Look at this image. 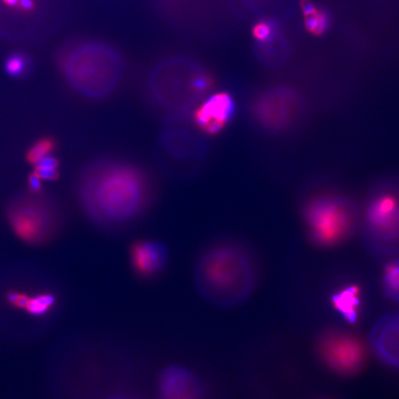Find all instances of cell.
Wrapping results in <instances>:
<instances>
[{"mask_svg":"<svg viewBox=\"0 0 399 399\" xmlns=\"http://www.w3.org/2000/svg\"><path fill=\"white\" fill-rule=\"evenodd\" d=\"M56 148V142L51 138H43L36 141L30 147L26 157L31 164H35L39 160L52 154Z\"/></svg>","mask_w":399,"mask_h":399,"instance_id":"obj_21","label":"cell"},{"mask_svg":"<svg viewBox=\"0 0 399 399\" xmlns=\"http://www.w3.org/2000/svg\"><path fill=\"white\" fill-rule=\"evenodd\" d=\"M129 258L136 274L148 277L163 270L168 260V252L160 241L139 240L129 248Z\"/></svg>","mask_w":399,"mask_h":399,"instance_id":"obj_14","label":"cell"},{"mask_svg":"<svg viewBox=\"0 0 399 399\" xmlns=\"http://www.w3.org/2000/svg\"><path fill=\"white\" fill-rule=\"evenodd\" d=\"M59 67L77 94L96 101L116 92L123 80L126 65L116 47L90 40L66 47L59 55Z\"/></svg>","mask_w":399,"mask_h":399,"instance_id":"obj_4","label":"cell"},{"mask_svg":"<svg viewBox=\"0 0 399 399\" xmlns=\"http://www.w3.org/2000/svg\"><path fill=\"white\" fill-rule=\"evenodd\" d=\"M328 24V18L323 12H317L310 16H306L305 28L312 35H322L327 29Z\"/></svg>","mask_w":399,"mask_h":399,"instance_id":"obj_22","label":"cell"},{"mask_svg":"<svg viewBox=\"0 0 399 399\" xmlns=\"http://www.w3.org/2000/svg\"><path fill=\"white\" fill-rule=\"evenodd\" d=\"M368 243L381 255L399 253V188L386 186L371 195L365 212Z\"/></svg>","mask_w":399,"mask_h":399,"instance_id":"obj_8","label":"cell"},{"mask_svg":"<svg viewBox=\"0 0 399 399\" xmlns=\"http://www.w3.org/2000/svg\"><path fill=\"white\" fill-rule=\"evenodd\" d=\"M219 0H153L156 12L165 23L184 35L215 36Z\"/></svg>","mask_w":399,"mask_h":399,"instance_id":"obj_9","label":"cell"},{"mask_svg":"<svg viewBox=\"0 0 399 399\" xmlns=\"http://www.w3.org/2000/svg\"><path fill=\"white\" fill-rule=\"evenodd\" d=\"M320 353L331 369L342 374L354 373L363 363L362 346L345 333L333 332L324 335L320 342Z\"/></svg>","mask_w":399,"mask_h":399,"instance_id":"obj_11","label":"cell"},{"mask_svg":"<svg viewBox=\"0 0 399 399\" xmlns=\"http://www.w3.org/2000/svg\"><path fill=\"white\" fill-rule=\"evenodd\" d=\"M369 343L381 362L399 369V312L385 314L373 324Z\"/></svg>","mask_w":399,"mask_h":399,"instance_id":"obj_13","label":"cell"},{"mask_svg":"<svg viewBox=\"0 0 399 399\" xmlns=\"http://www.w3.org/2000/svg\"><path fill=\"white\" fill-rule=\"evenodd\" d=\"M256 266L246 248L235 241H220L204 250L194 267L200 296L218 307L245 301L256 284Z\"/></svg>","mask_w":399,"mask_h":399,"instance_id":"obj_2","label":"cell"},{"mask_svg":"<svg viewBox=\"0 0 399 399\" xmlns=\"http://www.w3.org/2000/svg\"><path fill=\"white\" fill-rule=\"evenodd\" d=\"M31 61L23 53H13L5 61V70L10 76L21 78L28 74L31 69Z\"/></svg>","mask_w":399,"mask_h":399,"instance_id":"obj_19","label":"cell"},{"mask_svg":"<svg viewBox=\"0 0 399 399\" xmlns=\"http://www.w3.org/2000/svg\"><path fill=\"white\" fill-rule=\"evenodd\" d=\"M303 111V99L287 87L269 89L254 96L250 114L260 129L280 132L292 126Z\"/></svg>","mask_w":399,"mask_h":399,"instance_id":"obj_10","label":"cell"},{"mask_svg":"<svg viewBox=\"0 0 399 399\" xmlns=\"http://www.w3.org/2000/svg\"><path fill=\"white\" fill-rule=\"evenodd\" d=\"M35 165V172L42 180L54 181L59 177V162L53 154L39 160Z\"/></svg>","mask_w":399,"mask_h":399,"instance_id":"obj_20","label":"cell"},{"mask_svg":"<svg viewBox=\"0 0 399 399\" xmlns=\"http://www.w3.org/2000/svg\"><path fill=\"white\" fill-rule=\"evenodd\" d=\"M235 98L228 92L211 93L195 107L191 118L195 126L208 137L221 133L235 117Z\"/></svg>","mask_w":399,"mask_h":399,"instance_id":"obj_12","label":"cell"},{"mask_svg":"<svg viewBox=\"0 0 399 399\" xmlns=\"http://www.w3.org/2000/svg\"><path fill=\"white\" fill-rule=\"evenodd\" d=\"M56 304L57 298L53 293L44 292L33 296L30 295L24 311L31 316L43 317L47 315L49 311H52Z\"/></svg>","mask_w":399,"mask_h":399,"instance_id":"obj_17","label":"cell"},{"mask_svg":"<svg viewBox=\"0 0 399 399\" xmlns=\"http://www.w3.org/2000/svg\"><path fill=\"white\" fill-rule=\"evenodd\" d=\"M216 81L199 60L185 55L160 59L150 70L145 90L148 99L166 115L191 114L211 94Z\"/></svg>","mask_w":399,"mask_h":399,"instance_id":"obj_3","label":"cell"},{"mask_svg":"<svg viewBox=\"0 0 399 399\" xmlns=\"http://www.w3.org/2000/svg\"><path fill=\"white\" fill-rule=\"evenodd\" d=\"M42 180L36 172L32 173L28 177V187L30 192L40 193L42 192Z\"/></svg>","mask_w":399,"mask_h":399,"instance_id":"obj_25","label":"cell"},{"mask_svg":"<svg viewBox=\"0 0 399 399\" xmlns=\"http://www.w3.org/2000/svg\"><path fill=\"white\" fill-rule=\"evenodd\" d=\"M304 220L311 240L321 246H333L344 241L355 229L356 208L339 195H322L304 208Z\"/></svg>","mask_w":399,"mask_h":399,"instance_id":"obj_7","label":"cell"},{"mask_svg":"<svg viewBox=\"0 0 399 399\" xmlns=\"http://www.w3.org/2000/svg\"><path fill=\"white\" fill-rule=\"evenodd\" d=\"M253 35L257 41L261 43H267L270 41L273 35V30L267 23H258L253 27Z\"/></svg>","mask_w":399,"mask_h":399,"instance_id":"obj_24","label":"cell"},{"mask_svg":"<svg viewBox=\"0 0 399 399\" xmlns=\"http://www.w3.org/2000/svg\"><path fill=\"white\" fill-rule=\"evenodd\" d=\"M208 138L195 126L191 114L166 115L159 131V157L168 170L191 174L209 155Z\"/></svg>","mask_w":399,"mask_h":399,"instance_id":"obj_5","label":"cell"},{"mask_svg":"<svg viewBox=\"0 0 399 399\" xmlns=\"http://www.w3.org/2000/svg\"><path fill=\"white\" fill-rule=\"evenodd\" d=\"M3 2L7 6L15 7L19 5V0H3Z\"/></svg>","mask_w":399,"mask_h":399,"instance_id":"obj_28","label":"cell"},{"mask_svg":"<svg viewBox=\"0 0 399 399\" xmlns=\"http://www.w3.org/2000/svg\"><path fill=\"white\" fill-rule=\"evenodd\" d=\"M159 392L162 399H196L202 389L192 372L182 367L171 366L160 376Z\"/></svg>","mask_w":399,"mask_h":399,"instance_id":"obj_15","label":"cell"},{"mask_svg":"<svg viewBox=\"0 0 399 399\" xmlns=\"http://www.w3.org/2000/svg\"><path fill=\"white\" fill-rule=\"evenodd\" d=\"M300 6H301V10L303 12V14L306 16H310L314 14L315 12H317L315 6L313 5V3L311 2V0H301L300 1Z\"/></svg>","mask_w":399,"mask_h":399,"instance_id":"obj_26","label":"cell"},{"mask_svg":"<svg viewBox=\"0 0 399 399\" xmlns=\"http://www.w3.org/2000/svg\"><path fill=\"white\" fill-rule=\"evenodd\" d=\"M18 6L21 7L24 11H32L35 8L34 0H19Z\"/></svg>","mask_w":399,"mask_h":399,"instance_id":"obj_27","label":"cell"},{"mask_svg":"<svg viewBox=\"0 0 399 399\" xmlns=\"http://www.w3.org/2000/svg\"><path fill=\"white\" fill-rule=\"evenodd\" d=\"M382 283L386 297L399 303V260H394L386 264Z\"/></svg>","mask_w":399,"mask_h":399,"instance_id":"obj_18","label":"cell"},{"mask_svg":"<svg viewBox=\"0 0 399 399\" xmlns=\"http://www.w3.org/2000/svg\"><path fill=\"white\" fill-rule=\"evenodd\" d=\"M29 296L30 295L28 294H25L24 292L11 290L6 294L5 299H6L7 303L9 305L12 306L17 310H24V308L27 304Z\"/></svg>","mask_w":399,"mask_h":399,"instance_id":"obj_23","label":"cell"},{"mask_svg":"<svg viewBox=\"0 0 399 399\" xmlns=\"http://www.w3.org/2000/svg\"><path fill=\"white\" fill-rule=\"evenodd\" d=\"M7 217L16 237L31 245L50 241L62 222V213L58 204L42 192H30L13 200Z\"/></svg>","mask_w":399,"mask_h":399,"instance_id":"obj_6","label":"cell"},{"mask_svg":"<svg viewBox=\"0 0 399 399\" xmlns=\"http://www.w3.org/2000/svg\"><path fill=\"white\" fill-rule=\"evenodd\" d=\"M332 303L341 317L346 322L354 323L358 318L361 304L359 289L356 286H347L341 288L332 296Z\"/></svg>","mask_w":399,"mask_h":399,"instance_id":"obj_16","label":"cell"},{"mask_svg":"<svg viewBox=\"0 0 399 399\" xmlns=\"http://www.w3.org/2000/svg\"><path fill=\"white\" fill-rule=\"evenodd\" d=\"M77 197L89 221L102 229L133 222L152 200L146 171L122 159L99 157L89 162L77 181Z\"/></svg>","mask_w":399,"mask_h":399,"instance_id":"obj_1","label":"cell"}]
</instances>
